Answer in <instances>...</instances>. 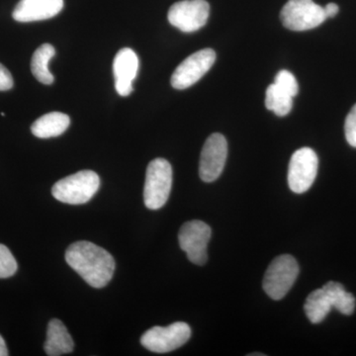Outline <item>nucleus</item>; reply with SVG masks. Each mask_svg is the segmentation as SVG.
<instances>
[{"mask_svg": "<svg viewBox=\"0 0 356 356\" xmlns=\"http://www.w3.org/2000/svg\"><path fill=\"white\" fill-rule=\"evenodd\" d=\"M65 261L91 287H105L113 277V257L95 243L86 241L72 243L65 252Z\"/></svg>", "mask_w": 356, "mask_h": 356, "instance_id": "1", "label": "nucleus"}, {"mask_svg": "<svg viewBox=\"0 0 356 356\" xmlns=\"http://www.w3.org/2000/svg\"><path fill=\"white\" fill-rule=\"evenodd\" d=\"M99 186L100 178L97 173L81 170L58 180L51 188V194L60 202L79 205L91 200Z\"/></svg>", "mask_w": 356, "mask_h": 356, "instance_id": "2", "label": "nucleus"}, {"mask_svg": "<svg viewBox=\"0 0 356 356\" xmlns=\"http://www.w3.org/2000/svg\"><path fill=\"white\" fill-rule=\"evenodd\" d=\"M172 186V168L165 159L149 163L145 181L144 201L147 209L159 210L165 206Z\"/></svg>", "mask_w": 356, "mask_h": 356, "instance_id": "3", "label": "nucleus"}, {"mask_svg": "<svg viewBox=\"0 0 356 356\" xmlns=\"http://www.w3.org/2000/svg\"><path fill=\"white\" fill-rule=\"evenodd\" d=\"M299 264L294 257L282 254L275 257L264 274V291L273 300L286 296L299 275Z\"/></svg>", "mask_w": 356, "mask_h": 356, "instance_id": "4", "label": "nucleus"}, {"mask_svg": "<svg viewBox=\"0 0 356 356\" xmlns=\"http://www.w3.org/2000/svg\"><path fill=\"white\" fill-rule=\"evenodd\" d=\"M282 24L292 31L314 29L327 19L324 7L313 0H288L280 13Z\"/></svg>", "mask_w": 356, "mask_h": 356, "instance_id": "5", "label": "nucleus"}, {"mask_svg": "<svg viewBox=\"0 0 356 356\" xmlns=\"http://www.w3.org/2000/svg\"><path fill=\"white\" fill-rule=\"evenodd\" d=\"M191 337L189 325L177 322L168 327H154L147 330L140 337V343L153 353H166L181 348Z\"/></svg>", "mask_w": 356, "mask_h": 356, "instance_id": "6", "label": "nucleus"}, {"mask_svg": "<svg viewBox=\"0 0 356 356\" xmlns=\"http://www.w3.org/2000/svg\"><path fill=\"white\" fill-rule=\"evenodd\" d=\"M317 154L310 147H302L292 154L288 168V184L294 193L308 191L318 175Z\"/></svg>", "mask_w": 356, "mask_h": 356, "instance_id": "7", "label": "nucleus"}, {"mask_svg": "<svg viewBox=\"0 0 356 356\" xmlns=\"http://www.w3.org/2000/svg\"><path fill=\"white\" fill-rule=\"evenodd\" d=\"M212 231L206 222L193 220L185 222L178 234L179 245L192 264L203 266L208 259L207 247Z\"/></svg>", "mask_w": 356, "mask_h": 356, "instance_id": "8", "label": "nucleus"}, {"mask_svg": "<svg viewBox=\"0 0 356 356\" xmlns=\"http://www.w3.org/2000/svg\"><path fill=\"white\" fill-rule=\"evenodd\" d=\"M209 14L210 6L206 0H182L170 7L168 18L180 31L192 33L205 26Z\"/></svg>", "mask_w": 356, "mask_h": 356, "instance_id": "9", "label": "nucleus"}, {"mask_svg": "<svg viewBox=\"0 0 356 356\" xmlns=\"http://www.w3.org/2000/svg\"><path fill=\"white\" fill-rule=\"evenodd\" d=\"M216 60L212 49H203L185 58L172 76V86L175 89H186L202 79Z\"/></svg>", "mask_w": 356, "mask_h": 356, "instance_id": "10", "label": "nucleus"}, {"mask_svg": "<svg viewBox=\"0 0 356 356\" xmlns=\"http://www.w3.org/2000/svg\"><path fill=\"white\" fill-rule=\"evenodd\" d=\"M228 156V143L221 134H213L201 152L199 175L205 182H213L221 175Z\"/></svg>", "mask_w": 356, "mask_h": 356, "instance_id": "11", "label": "nucleus"}, {"mask_svg": "<svg viewBox=\"0 0 356 356\" xmlns=\"http://www.w3.org/2000/svg\"><path fill=\"white\" fill-rule=\"evenodd\" d=\"M139 70V58L130 48H124L117 53L113 63L115 88L119 95L128 96L133 91V81Z\"/></svg>", "mask_w": 356, "mask_h": 356, "instance_id": "12", "label": "nucleus"}, {"mask_svg": "<svg viewBox=\"0 0 356 356\" xmlns=\"http://www.w3.org/2000/svg\"><path fill=\"white\" fill-rule=\"evenodd\" d=\"M63 8L64 0H20L13 16L17 22H35L55 17Z\"/></svg>", "mask_w": 356, "mask_h": 356, "instance_id": "13", "label": "nucleus"}, {"mask_svg": "<svg viewBox=\"0 0 356 356\" xmlns=\"http://www.w3.org/2000/svg\"><path fill=\"white\" fill-rule=\"evenodd\" d=\"M74 343L67 327L58 318H54L48 325L47 341L44 350L47 355L60 356L74 350Z\"/></svg>", "mask_w": 356, "mask_h": 356, "instance_id": "14", "label": "nucleus"}, {"mask_svg": "<svg viewBox=\"0 0 356 356\" xmlns=\"http://www.w3.org/2000/svg\"><path fill=\"white\" fill-rule=\"evenodd\" d=\"M70 124V117L62 112H51L40 117L33 123L31 131L40 139L58 137L64 134Z\"/></svg>", "mask_w": 356, "mask_h": 356, "instance_id": "15", "label": "nucleus"}, {"mask_svg": "<svg viewBox=\"0 0 356 356\" xmlns=\"http://www.w3.org/2000/svg\"><path fill=\"white\" fill-rule=\"evenodd\" d=\"M332 308L331 301L327 293L322 288L316 289L307 297L304 310L307 318L312 324H318L323 322L329 315Z\"/></svg>", "mask_w": 356, "mask_h": 356, "instance_id": "16", "label": "nucleus"}, {"mask_svg": "<svg viewBox=\"0 0 356 356\" xmlns=\"http://www.w3.org/2000/svg\"><path fill=\"white\" fill-rule=\"evenodd\" d=\"M55 55V48L51 44H43L35 51L31 60V70L33 76L36 77L40 83L44 84L54 83L55 79L49 70V62Z\"/></svg>", "mask_w": 356, "mask_h": 356, "instance_id": "17", "label": "nucleus"}, {"mask_svg": "<svg viewBox=\"0 0 356 356\" xmlns=\"http://www.w3.org/2000/svg\"><path fill=\"white\" fill-rule=\"evenodd\" d=\"M331 301L332 308L343 315L350 316L355 312L356 301L351 293L344 289L343 285L336 281H330L323 286Z\"/></svg>", "mask_w": 356, "mask_h": 356, "instance_id": "18", "label": "nucleus"}, {"mask_svg": "<svg viewBox=\"0 0 356 356\" xmlns=\"http://www.w3.org/2000/svg\"><path fill=\"white\" fill-rule=\"evenodd\" d=\"M266 106L277 116H286L293 108V97L273 83L266 89Z\"/></svg>", "mask_w": 356, "mask_h": 356, "instance_id": "19", "label": "nucleus"}, {"mask_svg": "<svg viewBox=\"0 0 356 356\" xmlns=\"http://www.w3.org/2000/svg\"><path fill=\"white\" fill-rule=\"evenodd\" d=\"M17 261L9 248L0 243V278H8L17 271Z\"/></svg>", "mask_w": 356, "mask_h": 356, "instance_id": "20", "label": "nucleus"}, {"mask_svg": "<svg viewBox=\"0 0 356 356\" xmlns=\"http://www.w3.org/2000/svg\"><path fill=\"white\" fill-rule=\"evenodd\" d=\"M274 83L278 86L280 89H282L284 92H286L288 95L291 97H295L299 92V86L297 83L296 77L293 76L291 72L288 70H280L277 74H276L275 79H274Z\"/></svg>", "mask_w": 356, "mask_h": 356, "instance_id": "21", "label": "nucleus"}, {"mask_svg": "<svg viewBox=\"0 0 356 356\" xmlns=\"http://www.w3.org/2000/svg\"><path fill=\"white\" fill-rule=\"evenodd\" d=\"M346 140L351 147H356V104L350 110L344 124Z\"/></svg>", "mask_w": 356, "mask_h": 356, "instance_id": "22", "label": "nucleus"}, {"mask_svg": "<svg viewBox=\"0 0 356 356\" xmlns=\"http://www.w3.org/2000/svg\"><path fill=\"white\" fill-rule=\"evenodd\" d=\"M13 77L4 65L0 64V91L9 90L13 88Z\"/></svg>", "mask_w": 356, "mask_h": 356, "instance_id": "23", "label": "nucleus"}, {"mask_svg": "<svg viewBox=\"0 0 356 356\" xmlns=\"http://www.w3.org/2000/svg\"><path fill=\"white\" fill-rule=\"evenodd\" d=\"M325 16L327 18L334 17L339 11V7L336 3H329L324 7Z\"/></svg>", "mask_w": 356, "mask_h": 356, "instance_id": "24", "label": "nucleus"}, {"mask_svg": "<svg viewBox=\"0 0 356 356\" xmlns=\"http://www.w3.org/2000/svg\"><path fill=\"white\" fill-rule=\"evenodd\" d=\"M8 355L6 341H4L3 337L0 336V356H7Z\"/></svg>", "mask_w": 356, "mask_h": 356, "instance_id": "25", "label": "nucleus"}, {"mask_svg": "<svg viewBox=\"0 0 356 356\" xmlns=\"http://www.w3.org/2000/svg\"><path fill=\"white\" fill-rule=\"evenodd\" d=\"M255 355L264 356V355H262V353H252V355H250V356H255Z\"/></svg>", "mask_w": 356, "mask_h": 356, "instance_id": "26", "label": "nucleus"}]
</instances>
